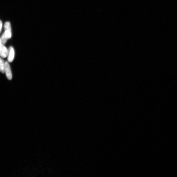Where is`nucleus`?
<instances>
[{
  "mask_svg": "<svg viewBox=\"0 0 177 177\" xmlns=\"http://www.w3.org/2000/svg\"><path fill=\"white\" fill-rule=\"evenodd\" d=\"M15 56V51L13 47H10L8 50V60L9 62L13 61Z\"/></svg>",
  "mask_w": 177,
  "mask_h": 177,
  "instance_id": "nucleus-4",
  "label": "nucleus"
},
{
  "mask_svg": "<svg viewBox=\"0 0 177 177\" xmlns=\"http://www.w3.org/2000/svg\"><path fill=\"white\" fill-rule=\"evenodd\" d=\"M2 22L1 20H0V32H1V29H2Z\"/></svg>",
  "mask_w": 177,
  "mask_h": 177,
  "instance_id": "nucleus-6",
  "label": "nucleus"
},
{
  "mask_svg": "<svg viewBox=\"0 0 177 177\" xmlns=\"http://www.w3.org/2000/svg\"><path fill=\"white\" fill-rule=\"evenodd\" d=\"M1 38H0V45H1Z\"/></svg>",
  "mask_w": 177,
  "mask_h": 177,
  "instance_id": "nucleus-7",
  "label": "nucleus"
},
{
  "mask_svg": "<svg viewBox=\"0 0 177 177\" xmlns=\"http://www.w3.org/2000/svg\"><path fill=\"white\" fill-rule=\"evenodd\" d=\"M5 62L4 60L1 58H0V72L2 73L5 72Z\"/></svg>",
  "mask_w": 177,
  "mask_h": 177,
  "instance_id": "nucleus-5",
  "label": "nucleus"
},
{
  "mask_svg": "<svg viewBox=\"0 0 177 177\" xmlns=\"http://www.w3.org/2000/svg\"><path fill=\"white\" fill-rule=\"evenodd\" d=\"M5 72L6 77L9 80H11L12 78V75L10 65L8 62H5Z\"/></svg>",
  "mask_w": 177,
  "mask_h": 177,
  "instance_id": "nucleus-2",
  "label": "nucleus"
},
{
  "mask_svg": "<svg viewBox=\"0 0 177 177\" xmlns=\"http://www.w3.org/2000/svg\"><path fill=\"white\" fill-rule=\"evenodd\" d=\"M8 50L4 45L1 44L0 45V56L4 58L7 56Z\"/></svg>",
  "mask_w": 177,
  "mask_h": 177,
  "instance_id": "nucleus-3",
  "label": "nucleus"
},
{
  "mask_svg": "<svg viewBox=\"0 0 177 177\" xmlns=\"http://www.w3.org/2000/svg\"><path fill=\"white\" fill-rule=\"evenodd\" d=\"M4 27L5 32L3 34L4 36L8 39L11 38L12 37V31L11 24L9 22H6Z\"/></svg>",
  "mask_w": 177,
  "mask_h": 177,
  "instance_id": "nucleus-1",
  "label": "nucleus"
},
{
  "mask_svg": "<svg viewBox=\"0 0 177 177\" xmlns=\"http://www.w3.org/2000/svg\"><path fill=\"white\" fill-rule=\"evenodd\" d=\"M1 58V56H0V58Z\"/></svg>",
  "mask_w": 177,
  "mask_h": 177,
  "instance_id": "nucleus-8",
  "label": "nucleus"
}]
</instances>
